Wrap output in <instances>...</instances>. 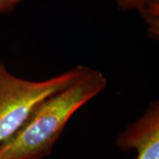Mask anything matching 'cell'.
Instances as JSON below:
<instances>
[{
    "label": "cell",
    "mask_w": 159,
    "mask_h": 159,
    "mask_svg": "<svg viewBox=\"0 0 159 159\" xmlns=\"http://www.w3.org/2000/svg\"><path fill=\"white\" fill-rule=\"evenodd\" d=\"M22 0H0V14L11 12Z\"/></svg>",
    "instance_id": "cell-5"
},
{
    "label": "cell",
    "mask_w": 159,
    "mask_h": 159,
    "mask_svg": "<svg viewBox=\"0 0 159 159\" xmlns=\"http://www.w3.org/2000/svg\"><path fill=\"white\" fill-rule=\"evenodd\" d=\"M85 68L77 66L59 75L35 81L13 75L0 64V146L22 127L45 99L74 82Z\"/></svg>",
    "instance_id": "cell-2"
},
{
    "label": "cell",
    "mask_w": 159,
    "mask_h": 159,
    "mask_svg": "<svg viewBox=\"0 0 159 159\" xmlns=\"http://www.w3.org/2000/svg\"><path fill=\"white\" fill-rule=\"evenodd\" d=\"M116 145L123 151L135 150V159H159L158 101H153L139 119L119 134Z\"/></svg>",
    "instance_id": "cell-3"
},
{
    "label": "cell",
    "mask_w": 159,
    "mask_h": 159,
    "mask_svg": "<svg viewBox=\"0 0 159 159\" xmlns=\"http://www.w3.org/2000/svg\"><path fill=\"white\" fill-rule=\"evenodd\" d=\"M122 11L136 10L146 23L148 36L158 40L159 0H114Z\"/></svg>",
    "instance_id": "cell-4"
},
{
    "label": "cell",
    "mask_w": 159,
    "mask_h": 159,
    "mask_svg": "<svg viewBox=\"0 0 159 159\" xmlns=\"http://www.w3.org/2000/svg\"><path fill=\"white\" fill-rule=\"evenodd\" d=\"M106 85L102 73L86 66L74 82L42 102L22 127L0 146V159L49 157L69 119Z\"/></svg>",
    "instance_id": "cell-1"
}]
</instances>
